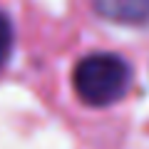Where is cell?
Here are the masks:
<instances>
[{"label":"cell","mask_w":149,"mask_h":149,"mask_svg":"<svg viewBox=\"0 0 149 149\" xmlns=\"http://www.w3.org/2000/svg\"><path fill=\"white\" fill-rule=\"evenodd\" d=\"M132 87V65L117 52H90L72 70V90L87 107H109Z\"/></svg>","instance_id":"6da1fadb"},{"label":"cell","mask_w":149,"mask_h":149,"mask_svg":"<svg viewBox=\"0 0 149 149\" xmlns=\"http://www.w3.org/2000/svg\"><path fill=\"white\" fill-rule=\"evenodd\" d=\"M100 17L119 25H149V0H92Z\"/></svg>","instance_id":"7a4b0ae2"},{"label":"cell","mask_w":149,"mask_h":149,"mask_svg":"<svg viewBox=\"0 0 149 149\" xmlns=\"http://www.w3.org/2000/svg\"><path fill=\"white\" fill-rule=\"evenodd\" d=\"M13 45H15V25L8 17V13L0 10V70L5 67V62L10 60Z\"/></svg>","instance_id":"3957f363"}]
</instances>
